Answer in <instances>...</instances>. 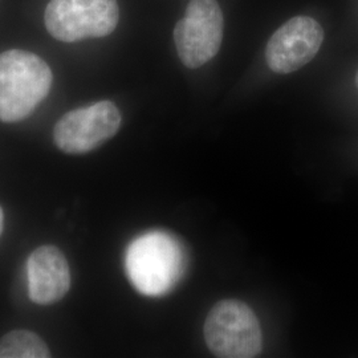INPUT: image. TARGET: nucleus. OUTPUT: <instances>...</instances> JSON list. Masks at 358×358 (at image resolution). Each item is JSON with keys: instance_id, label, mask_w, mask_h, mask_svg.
I'll use <instances>...</instances> for the list:
<instances>
[{"instance_id": "9d476101", "label": "nucleus", "mask_w": 358, "mask_h": 358, "mask_svg": "<svg viewBox=\"0 0 358 358\" xmlns=\"http://www.w3.org/2000/svg\"><path fill=\"white\" fill-rule=\"evenodd\" d=\"M3 210H1V207H0V234H1V230H3Z\"/></svg>"}, {"instance_id": "7ed1b4c3", "label": "nucleus", "mask_w": 358, "mask_h": 358, "mask_svg": "<svg viewBox=\"0 0 358 358\" xmlns=\"http://www.w3.org/2000/svg\"><path fill=\"white\" fill-rule=\"evenodd\" d=\"M203 333L206 344L217 357H257L263 348L259 320L239 300L219 301L206 319Z\"/></svg>"}, {"instance_id": "1a4fd4ad", "label": "nucleus", "mask_w": 358, "mask_h": 358, "mask_svg": "<svg viewBox=\"0 0 358 358\" xmlns=\"http://www.w3.org/2000/svg\"><path fill=\"white\" fill-rule=\"evenodd\" d=\"M48 346L38 334L28 331H13L0 338V358H47Z\"/></svg>"}, {"instance_id": "f257e3e1", "label": "nucleus", "mask_w": 358, "mask_h": 358, "mask_svg": "<svg viewBox=\"0 0 358 358\" xmlns=\"http://www.w3.org/2000/svg\"><path fill=\"white\" fill-rule=\"evenodd\" d=\"M125 268L129 280L140 294L165 296L173 291L185 272V250L173 235L152 231L130 243Z\"/></svg>"}, {"instance_id": "f03ea898", "label": "nucleus", "mask_w": 358, "mask_h": 358, "mask_svg": "<svg viewBox=\"0 0 358 358\" xmlns=\"http://www.w3.org/2000/svg\"><path fill=\"white\" fill-rule=\"evenodd\" d=\"M51 68L31 52L0 53V121L17 122L31 115L50 93Z\"/></svg>"}, {"instance_id": "6e6552de", "label": "nucleus", "mask_w": 358, "mask_h": 358, "mask_svg": "<svg viewBox=\"0 0 358 358\" xmlns=\"http://www.w3.org/2000/svg\"><path fill=\"white\" fill-rule=\"evenodd\" d=\"M28 294L38 306H50L71 288V271L63 252L55 245L36 248L27 262Z\"/></svg>"}, {"instance_id": "0eeeda50", "label": "nucleus", "mask_w": 358, "mask_h": 358, "mask_svg": "<svg viewBox=\"0 0 358 358\" xmlns=\"http://www.w3.org/2000/svg\"><path fill=\"white\" fill-rule=\"evenodd\" d=\"M322 41L324 29L317 20L309 16H296L269 38L266 62L275 73H292L315 59Z\"/></svg>"}, {"instance_id": "423d86ee", "label": "nucleus", "mask_w": 358, "mask_h": 358, "mask_svg": "<svg viewBox=\"0 0 358 358\" xmlns=\"http://www.w3.org/2000/svg\"><path fill=\"white\" fill-rule=\"evenodd\" d=\"M121 113L112 101H100L63 115L53 129L56 146L68 154L90 153L117 134Z\"/></svg>"}, {"instance_id": "9b49d317", "label": "nucleus", "mask_w": 358, "mask_h": 358, "mask_svg": "<svg viewBox=\"0 0 358 358\" xmlns=\"http://www.w3.org/2000/svg\"><path fill=\"white\" fill-rule=\"evenodd\" d=\"M356 85H357V90H358V71H357V75H356Z\"/></svg>"}, {"instance_id": "20e7f679", "label": "nucleus", "mask_w": 358, "mask_h": 358, "mask_svg": "<svg viewBox=\"0 0 358 358\" xmlns=\"http://www.w3.org/2000/svg\"><path fill=\"white\" fill-rule=\"evenodd\" d=\"M118 20L117 0H51L44 13L47 31L64 43L108 36Z\"/></svg>"}, {"instance_id": "39448f33", "label": "nucleus", "mask_w": 358, "mask_h": 358, "mask_svg": "<svg viewBox=\"0 0 358 358\" xmlns=\"http://www.w3.org/2000/svg\"><path fill=\"white\" fill-rule=\"evenodd\" d=\"M224 20L217 0H190L174 28L179 59L187 68H199L217 56L223 41Z\"/></svg>"}]
</instances>
